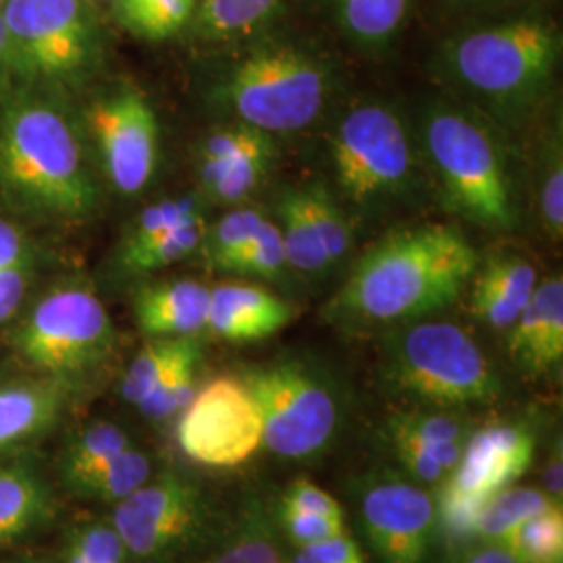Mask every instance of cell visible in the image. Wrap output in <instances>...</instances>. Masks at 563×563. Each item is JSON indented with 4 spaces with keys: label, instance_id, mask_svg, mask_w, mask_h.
Listing matches in <instances>:
<instances>
[{
    "label": "cell",
    "instance_id": "obj_1",
    "mask_svg": "<svg viewBox=\"0 0 563 563\" xmlns=\"http://www.w3.org/2000/svg\"><path fill=\"white\" fill-rule=\"evenodd\" d=\"M476 267V249L455 228L397 230L363 253L325 313L351 330L420 322L455 301Z\"/></svg>",
    "mask_w": 563,
    "mask_h": 563
},
{
    "label": "cell",
    "instance_id": "obj_2",
    "mask_svg": "<svg viewBox=\"0 0 563 563\" xmlns=\"http://www.w3.org/2000/svg\"><path fill=\"white\" fill-rule=\"evenodd\" d=\"M0 192L23 211L78 220L95 211L99 186L69 113L44 95H18L0 115Z\"/></svg>",
    "mask_w": 563,
    "mask_h": 563
},
{
    "label": "cell",
    "instance_id": "obj_3",
    "mask_svg": "<svg viewBox=\"0 0 563 563\" xmlns=\"http://www.w3.org/2000/svg\"><path fill=\"white\" fill-rule=\"evenodd\" d=\"M560 57L558 23L543 15H518L451 36L439 63L444 78L472 97L499 107H522L543 92Z\"/></svg>",
    "mask_w": 563,
    "mask_h": 563
},
{
    "label": "cell",
    "instance_id": "obj_4",
    "mask_svg": "<svg viewBox=\"0 0 563 563\" xmlns=\"http://www.w3.org/2000/svg\"><path fill=\"white\" fill-rule=\"evenodd\" d=\"M380 369L393 393L428 409L488 405L504 393L481 344L462 325L444 320L393 328L384 336Z\"/></svg>",
    "mask_w": 563,
    "mask_h": 563
},
{
    "label": "cell",
    "instance_id": "obj_5",
    "mask_svg": "<svg viewBox=\"0 0 563 563\" xmlns=\"http://www.w3.org/2000/svg\"><path fill=\"white\" fill-rule=\"evenodd\" d=\"M222 99L241 123L263 134H292L322 115L332 76L313 51L267 42L236 60L222 81Z\"/></svg>",
    "mask_w": 563,
    "mask_h": 563
},
{
    "label": "cell",
    "instance_id": "obj_6",
    "mask_svg": "<svg viewBox=\"0 0 563 563\" xmlns=\"http://www.w3.org/2000/svg\"><path fill=\"white\" fill-rule=\"evenodd\" d=\"M11 80L69 88L101 65L104 32L90 0H4Z\"/></svg>",
    "mask_w": 563,
    "mask_h": 563
},
{
    "label": "cell",
    "instance_id": "obj_7",
    "mask_svg": "<svg viewBox=\"0 0 563 563\" xmlns=\"http://www.w3.org/2000/svg\"><path fill=\"white\" fill-rule=\"evenodd\" d=\"M423 144L455 213L486 230L514 228L511 176L501 144L483 121L437 104L423 123Z\"/></svg>",
    "mask_w": 563,
    "mask_h": 563
},
{
    "label": "cell",
    "instance_id": "obj_8",
    "mask_svg": "<svg viewBox=\"0 0 563 563\" xmlns=\"http://www.w3.org/2000/svg\"><path fill=\"white\" fill-rule=\"evenodd\" d=\"M11 346L41 376L76 393L111 362L115 330L92 288L60 284L21 318Z\"/></svg>",
    "mask_w": 563,
    "mask_h": 563
},
{
    "label": "cell",
    "instance_id": "obj_9",
    "mask_svg": "<svg viewBox=\"0 0 563 563\" xmlns=\"http://www.w3.org/2000/svg\"><path fill=\"white\" fill-rule=\"evenodd\" d=\"M239 378L260 407L263 446L269 453L311 462L339 443L344 401L336 384L311 363L286 357L249 367Z\"/></svg>",
    "mask_w": 563,
    "mask_h": 563
},
{
    "label": "cell",
    "instance_id": "obj_10",
    "mask_svg": "<svg viewBox=\"0 0 563 563\" xmlns=\"http://www.w3.org/2000/svg\"><path fill=\"white\" fill-rule=\"evenodd\" d=\"M220 514L201 484L178 470H162L113 505L109 522L134 562L178 563L209 534Z\"/></svg>",
    "mask_w": 563,
    "mask_h": 563
},
{
    "label": "cell",
    "instance_id": "obj_11",
    "mask_svg": "<svg viewBox=\"0 0 563 563\" xmlns=\"http://www.w3.org/2000/svg\"><path fill=\"white\" fill-rule=\"evenodd\" d=\"M332 165L351 201H384L401 192L411 178L413 153L401 118L380 102H363L334 128Z\"/></svg>",
    "mask_w": 563,
    "mask_h": 563
},
{
    "label": "cell",
    "instance_id": "obj_12",
    "mask_svg": "<svg viewBox=\"0 0 563 563\" xmlns=\"http://www.w3.org/2000/svg\"><path fill=\"white\" fill-rule=\"evenodd\" d=\"M357 520L380 563H432L439 530L434 490L399 470H378L357 483Z\"/></svg>",
    "mask_w": 563,
    "mask_h": 563
},
{
    "label": "cell",
    "instance_id": "obj_13",
    "mask_svg": "<svg viewBox=\"0 0 563 563\" xmlns=\"http://www.w3.org/2000/svg\"><path fill=\"white\" fill-rule=\"evenodd\" d=\"M178 418L181 453L205 467H236L263 446L260 407L239 376L205 384Z\"/></svg>",
    "mask_w": 563,
    "mask_h": 563
},
{
    "label": "cell",
    "instance_id": "obj_14",
    "mask_svg": "<svg viewBox=\"0 0 563 563\" xmlns=\"http://www.w3.org/2000/svg\"><path fill=\"white\" fill-rule=\"evenodd\" d=\"M86 123L102 174L121 195H139L159 163V121L134 86H118L88 107Z\"/></svg>",
    "mask_w": 563,
    "mask_h": 563
},
{
    "label": "cell",
    "instance_id": "obj_15",
    "mask_svg": "<svg viewBox=\"0 0 563 563\" xmlns=\"http://www.w3.org/2000/svg\"><path fill=\"white\" fill-rule=\"evenodd\" d=\"M184 563H290V544L274 516V497L246 490L222 511Z\"/></svg>",
    "mask_w": 563,
    "mask_h": 563
},
{
    "label": "cell",
    "instance_id": "obj_16",
    "mask_svg": "<svg viewBox=\"0 0 563 563\" xmlns=\"http://www.w3.org/2000/svg\"><path fill=\"white\" fill-rule=\"evenodd\" d=\"M537 434L522 422L486 423L474 428L463 444L462 460L444 484L463 495L488 499L518 483L532 467Z\"/></svg>",
    "mask_w": 563,
    "mask_h": 563
},
{
    "label": "cell",
    "instance_id": "obj_17",
    "mask_svg": "<svg viewBox=\"0 0 563 563\" xmlns=\"http://www.w3.org/2000/svg\"><path fill=\"white\" fill-rule=\"evenodd\" d=\"M507 349L514 365L526 376H547L563 362V280L537 284L530 301L507 330Z\"/></svg>",
    "mask_w": 563,
    "mask_h": 563
},
{
    "label": "cell",
    "instance_id": "obj_18",
    "mask_svg": "<svg viewBox=\"0 0 563 563\" xmlns=\"http://www.w3.org/2000/svg\"><path fill=\"white\" fill-rule=\"evenodd\" d=\"M295 305L251 284H220L211 288L207 325L228 342H257L278 334L295 320Z\"/></svg>",
    "mask_w": 563,
    "mask_h": 563
},
{
    "label": "cell",
    "instance_id": "obj_19",
    "mask_svg": "<svg viewBox=\"0 0 563 563\" xmlns=\"http://www.w3.org/2000/svg\"><path fill=\"white\" fill-rule=\"evenodd\" d=\"M71 395V388L46 376L0 383V457L59 422Z\"/></svg>",
    "mask_w": 563,
    "mask_h": 563
},
{
    "label": "cell",
    "instance_id": "obj_20",
    "mask_svg": "<svg viewBox=\"0 0 563 563\" xmlns=\"http://www.w3.org/2000/svg\"><path fill=\"white\" fill-rule=\"evenodd\" d=\"M59 504L44 474L27 460L0 457V547L38 532Z\"/></svg>",
    "mask_w": 563,
    "mask_h": 563
},
{
    "label": "cell",
    "instance_id": "obj_21",
    "mask_svg": "<svg viewBox=\"0 0 563 563\" xmlns=\"http://www.w3.org/2000/svg\"><path fill=\"white\" fill-rule=\"evenodd\" d=\"M211 288L201 282H162L142 288L134 301V318L151 339L197 336L207 325Z\"/></svg>",
    "mask_w": 563,
    "mask_h": 563
},
{
    "label": "cell",
    "instance_id": "obj_22",
    "mask_svg": "<svg viewBox=\"0 0 563 563\" xmlns=\"http://www.w3.org/2000/svg\"><path fill=\"white\" fill-rule=\"evenodd\" d=\"M472 284V313L493 330H509L526 302L530 301L539 276L522 257L501 255L476 267Z\"/></svg>",
    "mask_w": 563,
    "mask_h": 563
},
{
    "label": "cell",
    "instance_id": "obj_23",
    "mask_svg": "<svg viewBox=\"0 0 563 563\" xmlns=\"http://www.w3.org/2000/svg\"><path fill=\"white\" fill-rule=\"evenodd\" d=\"M130 444L132 441L128 432L118 423L99 420L81 426L60 451V483L71 490L86 476L99 472L102 465L118 457Z\"/></svg>",
    "mask_w": 563,
    "mask_h": 563
},
{
    "label": "cell",
    "instance_id": "obj_24",
    "mask_svg": "<svg viewBox=\"0 0 563 563\" xmlns=\"http://www.w3.org/2000/svg\"><path fill=\"white\" fill-rule=\"evenodd\" d=\"M280 4L282 0H197L195 23L209 41H241L269 25Z\"/></svg>",
    "mask_w": 563,
    "mask_h": 563
},
{
    "label": "cell",
    "instance_id": "obj_25",
    "mask_svg": "<svg viewBox=\"0 0 563 563\" xmlns=\"http://www.w3.org/2000/svg\"><path fill=\"white\" fill-rule=\"evenodd\" d=\"M197 0H113V15L132 36L163 42L195 21Z\"/></svg>",
    "mask_w": 563,
    "mask_h": 563
},
{
    "label": "cell",
    "instance_id": "obj_26",
    "mask_svg": "<svg viewBox=\"0 0 563 563\" xmlns=\"http://www.w3.org/2000/svg\"><path fill=\"white\" fill-rule=\"evenodd\" d=\"M155 474V460L142 451L141 446L130 444L113 457L99 472L86 476L71 488L74 495L88 501L118 505L134 490H139Z\"/></svg>",
    "mask_w": 563,
    "mask_h": 563
},
{
    "label": "cell",
    "instance_id": "obj_27",
    "mask_svg": "<svg viewBox=\"0 0 563 563\" xmlns=\"http://www.w3.org/2000/svg\"><path fill=\"white\" fill-rule=\"evenodd\" d=\"M280 234L286 253V265L301 274H320L330 267L320 234L311 222L301 190H286L282 195Z\"/></svg>",
    "mask_w": 563,
    "mask_h": 563
},
{
    "label": "cell",
    "instance_id": "obj_28",
    "mask_svg": "<svg viewBox=\"0 0 563 563\" xmlns=\"http://www.w3.org/2000/svg\"><path fill=\"white\" fill-rule=\"evenodd\" d=\"M553 507H562V504L553 501L543 488L514 486V484L505 486L499 493L486 499L474 528V541L499 543L518 523L549 511Z\"/></svg>",
    "mask_w": 563,
    "mask_h": 563
},
{
    "label": "cell",
    "instance_id": "obj_29",
    "mask_svg": "<svg viewBox=\"0 0 563 563\" xmlns=\"http://www.w3.org/2000/svg\"><path fill=\"white\" fill-rule=\"evenodd\" d=\"M334 9L351 41L378 48L401 30L409 0H334Z\"/></svg>",
    "mask_w": 563,
    "mask_h": 563
},
{
    "label": "cell",
    "instance_id": "obj_30",
    "mask_svg": "<svg viewBox=\"0 0 563 563\" xmlns=\"http://www.w3.org/2000/svg\"><path fill=\"white\" fill-rule=\"evenodd\" d=\"M274 162V144L269 134H262L244 153L225 163L213 176L201 180L202 190L213 201L241 202L267 176Z\"/></svg>",
    "mask_w": 563,
    "mask_h": 563
},
{
    "label": "cell",
    "instance_id": "obj_31",
    "mask_svg": "<svg viewBox=\"0 0 563 563\" xmlns=\"http://www.w3.org/2000/svg\"><path fill=\"white\" fill-rule=\"evenodd\" d=\"M199 362H201V344L195 341L180 360L165 372V376L151 390V395L141 405H136L146 420L167 422L180 416L199 390L197 386Z\"/></svg>",
    "mask_w": 563,
    "mask_h": 563
},
{
    "label": "cell",
    "instance_id": "obj_32",
    "mask_svg": "<svg viewBox=\"0 0 563 563\" xmlns=\"http://www.w3.org/2000/svg\"><path fill=\"white\" fill-rule=\"evenodd\" d=\"M474 426L453 409H409L390 416L384 423V437H399L416 443L451 446L465 444Z\"/></svg>",
    "mask_w": 563,
    "mask_h": 563
},
{
    "label": "cell",
    "instance_id": "obj_33",
    "mask_svg": "<svg viewBox=\"0 0 563 563\" xmlns=\"http://www.w3.org/2000/svg\"><path fill=\"white\" fill-rule=\"evenodd\" d=\"M205 230V218L202 213H197L153 241L144 242L130 251H121V265L134 274H148L169 267L186 260L201 246Z\"/></svg>",
    "mask_w": 563,
    "mask_h": 563
},
{
    "label": "cell",
    "instance_id": "obj_34",
    "mask_svg": "<svg viewBox=\"0 0 563 563\" xmlns=\"http://www.w3.org/2000/svg\"><path fill=\"white\" fill-rule=\"evenodd\" d=\"M195 341V336H180L146 342L121 378V397L132 405H141L165 376V372L180 360Z\"/></svg>",
    "mask_w": 563,
    "mask_h": 563
},
{
    "label": "cell",
    "instance_id": "obj_35",
    "mask_svg": "<svg viewBox=\"0 0 563 563\" xmlns=\"http://www.w3.org/2000/svg\"><path fill=\"white\" fill-rule=\"evenodd\" d=\"M523 563H563V511L553 507L532 516L499 541Z\"/></svg>",
    "mask_w": 563,
    "mask_h": 563
},
{
    "label": "cell",
    "instance_id": "obj_36",
    "mask_svg": "<svg viewBox=\"0 0 563 563\" xmlns=\"http://www.w3.org/2000/svg\"><path fill=\"white\" fill-rule=\"evenodd\" d=\"M263 222L265 218L257 209H236L223 216L213 228H207L202 246L207 251L209 263L222 269L225 263L239 255L255 239Z\"/></svg>",
    "mask_w": 563,
    "mask_h": 563
},
{
    "label": "cell",
    "instance_id": "obj_37",
    "mask_svg": "<svg viewBox=\"0 0 563 563\" xmlns=\"http://www.w3.org/2000/svg\"><path fill=\"white\" fill-rule=\"evenodd\" d=\"M302 195H305L311 222L316 225L325 249L328 262L330 265L341 262L351 249V228L344 213L332 199V195L320 184L302 188Z\"/></svg>",
    "mask_w": 563,
    "mask_h": 563
},
{
    "label": "cell",
    "instance_id": "obj_38",
    "mask_svg": "<svg viewBox=\"0 0 563 563\" xmlns=\"http://www.w3.org/2000/svg\"><path fill=\"white\" fill-rule=\"evenodd\" d=\"M123 558H130V553L113 523L92 520L71 532L63 563H115Z\"/></svg>",
    "mask_w": 563,
    "mask_h": 563
},
{
    "label": "cell",
    "instance_id": "obj_39",
    "mask_svg": "<svg viewBox=\"0 0 563 563\" xmlns=\"http://www.w3.org/2000/svg\"><path fill=\"white\" fill-rule=\"evenodd\" d=\"M286 267V253L278 223L265 220L255 239L223 265V272L249 274L262 278H276Z\"/></svg>",
    "mask_w": 563,
    "mask_h": 563
},
{
    "label": "cell",
    "instance_id": "obj_40",
    "mask_svg": "<svg viewBox=\"0 0 563 563\" xmlns=\"http://www.w3.org/2000/svg\"><path fill=\"white\" fill-rule=\"evenodd\" d=\"M197 213H201V207L195 197H178V199L153 202L130 225L121 244V251H130L144 242L153 241L165 234L167 230L176 228L178 223L190 220Z\"/></svg>",
    "mask_w": 563,
    "mask_h": 563
},
{
    "label": "cell",
    "instance_id": "obj_41",
    "mask_svg": "<svg viewBox=\"0 0 563 563\" xmlns=\"http://www.w3.org/2000/svg\"><path fill=\"white\" fill-rule=\"evenodd\" d=\"M274 516H276L282 537L286 539V543L290 547L322 543V541L339 537V534L349 530L346 520H342V518L282 509L276 504H274Z\"/></svg>",
    "mask_w": 563,
    "mask_h": 563
},
{
    "label": "cell",
    "instance_id": "obj_42",
    "mask_svg": "<svg viewBox=\"0 0 563 563\" xmlns=\"http://www.w3.org/2000/svg\"><path fill=\"white\" fill-rule=\"evenodd\" d=\"M543 174L541 218L551 241L560 242L563 234V155L560 136L551 142Z\"/></svg>",
    "mask_w": 563,
    "mask_h": 563
},
{
    "label": "cell",
    "instance_id": "obj_43",
    "mask_svg": "<svg viewBox=\"0 0 563 563\" xmlns=\"http://www.w3.org/2000/svg\"><path fill=\"white\" fill-rule=\"evenodd\" d=\"M274 504L282 509L320 514V516L346 520L341 501L336 497H332L328 490H323L322 486H318L307 478H297L295 483L288 484L278 497H274Z\"/></svg>",
    "mask_w": 563,
    "mask_h": 563
},
{
    "label": "cell",
    "instance_id": "obj_44",
    "mask_svg": "<svg viewBox=\"0 0 563 563\" xmlns=\"http://www.w3.org/2000/svg\"><path fill=\"white\" fill-rule=\"evenodd\" d=\"M290 563H367L362 544L346 530L322 543L290 547Z\"/></svg>",
    "mask_w": 563,
    "mask_h": 563
},
{
    "label": "cell",
    "instance_id": "obj_45",
    "mask_svg": "<svg viewBox=\"0 0 563 563\" xmlns=\"http://www.w3.org/2000/svg\"><path fill=\"white\" fill-rule=\"evenodd\" d=\"M34 278V265L11 267L0 272V325L13 320L27 297Z\"/></svg>",
    "mask_w": 563,
    "mask_h": 563
},
{
    "label": "cell",
    "instance_id": "obj_46",
    "mask_svg": "<svg viewBox=\"0 0 563 563\" xmlns=\"http://www.w3.org/2000/svg\"><path fill=\"white\" fill-rule=\"evenodd\" d=\"M27 265H34L30 239L15 223L0 218V272Z\"/></svg>",
    "mask_w": 563,
    "mask_h": 563
},
{
    "label": "cell",
    "instance_id": "obj_47",
    "mask_svg": "<svg viewBox=\"0 0 563 563\" xmlns=\"http://www.w3.org/2000/svg\"><path fill=\"white\" fill-rule=\"evenodd\" d=\"M449 563H523L504 544L472 541L451 553Z\"/></svg>",
    "mask_w": 563,
    "mask_h": 563
},
{
    "label": "cell",
    "instance_id": "obj_48",
    "mask_svg": "<svg viewBox=\"0 0 563 563\" xmlns=\"http://www.w3.org/2000/svg\"><path fill=\"white\" fill-rule=\"evenodd\" d=\"M543 488L544 493L562 504L563 495V457H562V443L555 444V449L551 451V455L547 457L543 467Z\"/></svg>",
    "mask_w": 563,
    "mask_h": 563
},
{
    "label": "cell",
    "instance_id": "obj_49",
    "mask_svg": "<svg viewBox=\"0 0 563 563\" xmlns=\"http://www.w3.org/2000/svg\"><path fill=\"white\" fill-rule=\"evenodd\" d=\"M11 81V71H9V51H7V34H4V21L0 13V86Z\"/></svg>",
    "mask_w": 563,
    "mask_h": 563
},
{
    "label": "cell",
    "instance_id": "obj_50",
    "mask_svg": "<svg viewBox=\"0 0 563 563\" xmlns=\"http://www.w3.org/2000/svg\"><path fill=\"white\" fill-rule=\"evenodd\" d=\"M25 563H63V560H51V558H34Z\"/></svg>",
    "mask_w": 563,
    "mask_h": 563
},
{
    "label": "cell",
    "instance_id": "obj_51",
    "mask_svg": "<svg viewBox=\"0 0 563 563\" xmlns=\"http://www.w3.org/2000/svg\"><path fill=\"white\" fill-rule=\"evenodd\" d=\"M467 4H484V2H504V0H463Z\"/></svg>",
    "mask_w": 563,
    "mask_h": 563
},
{
    "label": "cell",
    "instance_id": "obj_52",
    "mask_svg": "<svg viewBox=\"0 0 563 563\" xmlns=\"http://www.w3.org/2000/svg\"><path fill=\"white\" fill-rule=\"evenodd\" d=\"M115 563H136V562H134V560H132V558H123V560H120V562H115Z\"/></svg>",
    "mask_w": 563,
    "mask_h": 563
}]
</instances>
